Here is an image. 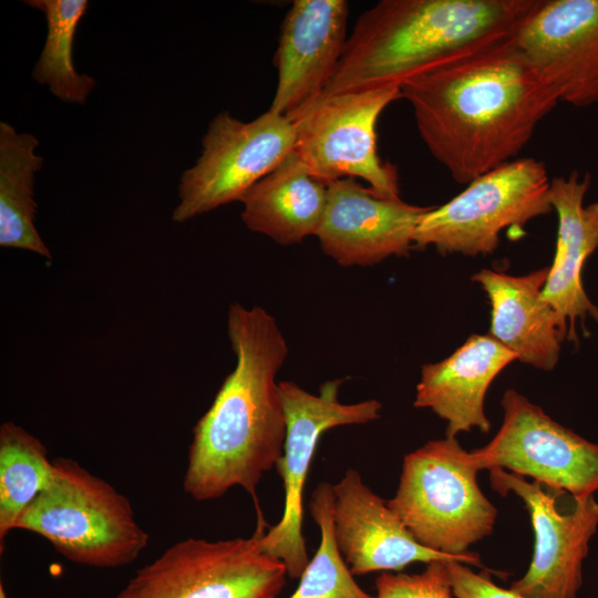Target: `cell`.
<instances>
[{"label":"cell","mask_w":598,"mask_h":598,"mask_svg":"<svg viewBox=\"0 0 598 598\" xmlns=\"http://www.w3.org/2000/svg\"><path fill=\"white\" fill-rule=\"evenodd\" d=\"M431 155L458 184L515 158L560 102L514 35L401 85Z\"/></svg>","instance_id":"6da1fadb"},{"label":"cell","mask_w":598,"mask_h":598,"mask_svg":"<svg viewBox=\"0 0 598 598\" xmlns=\"http://www.w3.org/2000/svg\"><path fill=\"white\" fill-rule=\"evenodd\" d=\"M227 336L236 365L194 426L183 488L203 502L239 486L265 524L257 486L283 452L287 424L276 377L289 349L276 319L259 306L231 303Z\"/></svg>","instance_id":"7a4b0ae2"},{"label":"cell","mask_w":598,"mask_h":598,"mask_svg":"<svg viewBox=\"0 0 598 598\" xmlns=\"http://www.w3.org/2000/svg\"><path fill=\"white\" fill-rule=\"evenodd\" d=\"M539 0H381L355 22L322 95L398 86L515 35Z\"/></svg>","instance_id":"3957f363"},{"label":"cell","mask_w":598,"mask_h":598,"mask_svg":"<svg viewBox=\"0 0 598 598\" xmlns=\"http://www.w3.org/2000/svg\"><path fill=\"white\" fill-rule=\"evenodd\" d=\"M14 529L35 533L70 561L95 568L133 563L150 540L130 499L66 457L52 460L47 485Z\"/></svg>","instance_id":"277c9868"},{"label":"cell","mask_w":598,"mask_h":598,"mask_svg":"<svg viewBox=\"0 0 598 598\" xmlns=\"http://www.w3.org/2000/svg\"><path fill=\"white\" fill-rule=\"evenodd\" d=\"M478 472L456 437L429 441L404 456L388 505L422 546L481 566L468 549L493 532L497 509L480 488Z\"/></svg>","instance_id":"5b68a950"},{"label":"cell","mask_w":598,"mask_h":598,"mask_svg":"<svg viewBox=\"0 0 598 598\" xmlns=\"http://www.w3.org/2000/svg\"><path fill=\"white\" fill-rule=\"evenodd\" d=\"M550 182L544 162L517 157L467 184V187L420 219L413 247L433 246L442 254L491 255L499 234L520 228L536 217L551 213Z\"/></svg>","instance_id":"8992f818"},{"label":"cell","mask_w":598,"mask_h":598,"mask_svg":"<svg viewBox=\"0 0 598 598\" xmlns=\"http://www.w3.org/2000/svg\"><path fill=\"white\" fill-rule=\"evenodd\" d=\"M249 538H186L140 568L115 598H277L286 565Z\"/></svg>","instance_id":"52a82bcc"},{"label":"cell","mask_w":598,"mask_h":598,"mask_svg":"<svg viewBox=\"0 0 598 598\" xmlns=\"http://www.w3.org/2000/svg\"><path fill=\"white\" fill-rule=\"evenodd\" d=\"M295 143L293 123L270 110L249 122L228 111L218 113L202 140L200 156L181 176L173 221L184 223L239 202L293 151Z\"/></svg>","instance_id":"ba28073f"},{"label":"cell","mask_w":598,"mask_h":598,"mask_svg":"<svg viewBox=\"0 0 598 598\" xmlns=\"http://www.w3.org/2000/svg\"><path fill=\"white\" fill-rule=\"evenodd\" d=\"M401 97L398 86L321 95L292 122L293 152L324 184L361 178L377 195L400 198L396 167L378 154L377 123Z\"/></svg>","instance_id":"9c48e42d"},{"label":"cell","mask_w":598,"mask_h":598,"mask_svg":"<svg viewBox=\"0 0 598 598\" xmlns=\"http://www.w3.org/2000/svg\"><path fill=\"white\" fill-rule=\"evenodd\" d=\"M342 382V379L324 382L319 394L291 381L279 382L287 431L283 452L275 468L283 483V512L280 520L260 537V546L286 565L292 579L300 578L309 563L302 535V495L320 436L338 426L367 424L380 417L382 404L378 400L340 402Z\"/></svg>","instance_id":"30bf717a"},{"label":"cell","mask_w":598,"mask_h":598,"mask_svg":"<svg viewBox=\"0 0 598 598\" xmlns=\"http://www.w3.org/2000/svg\"><path fill=\"white\" fill-rule=\"evenodd\" d=\"M501 403L498 432L471 452L480 471L503 468L576 498L598 492L597 443L554 421L514 389L505 391Z\"/></svg>","instance_id":"8fae6325"},{"label":"cell","mask_w":598,"mask_h":598,"mask_svg":"<svg viewBox=\"0 0 598 598\" xmlns=\"http://www.w3.org/2000/svg\"><path fill=\"white\" fill-rule=\"evenodd\" d=\"M488 472L494 491L502 496L514 493L524 502L535 534L529 567L509 588L526 598H577L582 561L598 527L594 495L573 496L564 505V491L529 482L503 468Z\"/></svg>","instance_id":"7c38bea8"},{"label":"cell","mask_w":598,"mask_h":598,"mask_svg":"<svg viewBox=\"0 0 598 598\" xmlns=\"http://www.w3.org/2000/svg\"><path fill=\"white\" fill-rule=\"evenodd\" d=\"M514 40L560 102L598 104V0H539Z\"/></svg>","instance_id":"4fadbf2b"},{"label":"cell","mask_w":598,"mask_h":598,"mask_svg":"<svg viewBox=\"0 0 598 598\" xmlns=\"http://www.w3.org/2000/svg\"><path fill=\"white\" fill-rule=\"evenodd\" d=\"M432 207V206H431ZM430 206L384 198L355 178L327 184V203L316 236L326 255L343 267L371 266L406 256Z\"/></svg>","instance_id":"5bb4252c"},{"label":"cell","mask_w":598,"mask_h":598,"mask_svg":"<svg viewBox=\"0 0 598 598\" xmlns=\"http://www.w3.org/2000/svg\"><path fill=\"white\" fill-rule=\"evenodd\" d=\"M346 0H295L280 27L270 111L291 122L323 94L347 44Z\"/></svg>","instance_id":"9a60e30c"},{"label":"cell","mask_w":598,"mask_h":598,"mask_svg":"<svg viewBox=\"0 0 598 598\" xmlns=\"http://www.w3.org/2000/svg\"><path fill=\"white\" fill-rule=\"evenodd\" d=\"M332 492L334 538L353 576L399 571L416 561H462L419 544L388 502L363 482L358 471L347 470L332 485Z\"/></svg>","instance_id":"2e32d148"},{"label":"cell","mask_w":598,"mask_h":598,"mask_svg":"<svg viewBox=\"0 0 598 598\" xmlns=\"http://www.w3.org/2000/svg\"><path fill=\"white\" fill-rule=\"evenodd\" d=\"M518 357L489 334H472L450 357L424 364L414 406L430 409L446 422L445 436L491 430L484 411L487 390Z\"/></svg>","instance_id":"e0dca14e"},{"label":"cell","mask_w":598,"mask_h":598,"mask_svg":"<svg viewBox=\"0 0 598 598\" xmlns=\"http://www.w3.org/2000/svg\"><path fill=\"white\" fill-rule=\"evenodd\" d=\"M549 266L524 276L482 269L472 276L491 303L489 336L523 363L549 371L555 368L568 327L544 299Z\"/></svg>","instance_id":"ac0fdd59"},{"label":"cell","mask_w":598,"mask_h":598,"mask_svg":"<svg viewBox=\"0 0 598 598\" xmlns=\"http://www.w3.org/2000/svg\"><path fill=\"white\" fill-rule=\"evenodd\" d=\"M590 175L578 171L550 182L549 202L557 213L556 249L549 266L544 299L568 327L567 340L577 343L576 321L587 317L598 322V308L589 300L581 282L587 258L598 247V202L584 205Z\"/></svg>","instance_id":"d6986e66"},{"label":"cell","mask_w":598,"mask_h":598,"mask_svg":"<svg viewBox=\"0 0 598 598\" xmlns=\"http://www.w3.org/2000/svg\"><path fill=\"white\" fill-rule=\"evenodd\" d=\"M239 202L247 228L290 246L316 236L326 208L327 184L313 176L292 151Z\"/></svg>","instance_id":"ffe728a7"},{"label":"cell","mask_w":598,"mask_h":598,"mask_svg":"<svg viewBox=\"0 0 598 598\" xmlns=\"http://www.w3.org/2000/svg\"><path fill=\"white\" fill-rule=\"evenodd\" d=\"M39 141L0 122V246L23 249L47 259L51 252L34 226V176L43 165Z\"/></svg>","instance_id":"44dd1931"},{"label":"cell","mask_w":598,"mask_h":598,"mask_svg":"<svg viewBox=\"0 0 598 598\" xmlns=\"http://www.w3.org/2000/svg\"><path fill=\"white\" fill-rule=\"evenodd\" d=\"M41 11L48 32L32 78L65 103L84 104L95 86V79L80 74L73 63V43L78 25L89 7L86 0H27Z\"/></svg>","instance_id":"7402d4cb"},{"label":"cell","mask_w":598,"mask_h":598,"mask_svg":"<svg viewBox=\"0 0 598 598\" xmlns=\"http://www.w3.org/2000/svg\"><path fill=\"white\" fill-rule=\"evenodd\" d=\"M52 460L44 444L22 426H0V548L24 509L47 485Z\"/></svg>","instance_id":"603a6c76"},{"label":"cell","mask_w":598,"mask_h":598,"mask_svg":"<svg viewBox=\"0 0 598 598\" xmlns=\"http://www.w3.org/2000/svg\"><path fill=\"white\" fill-rule=\"evenodd\" d=\"M332 485L318 484L312 492L310 514L320 529V544L288 598H375L364 591L341 556L333 533Z\"/></svg>","instance_id":"cb8c5ba5"},{"label":"cell","mask_w":598,"mask_h":598,"mask_svg":"<svg viewBox=\"0 0 598 598\" xmlns=\"http://www.w3.org/2000/svg\"><path fill=\"white\" fill-rule=\"evenodd\" d=\"M375 587V598H456L447 560L431 561L419 574L384 571L377 578Z\"/></svg>","instance_id":"d4e9b609"},{"label":"cell","mask_w":598,"mask_h":598,"mask_svg":"<svg viewBox=\"0 0 598 598\" xmlns=\"http://www.w3.org/2000/svg\"><path fill=\"white\" fill-rule=\"evenodd\" d=\"M458 560H447L453 592L456 598H526L511 588L495 585L486 571L475 573Z\"/></svg>","instance_id":"484cf974"},{"label":"cell","mask_w":598,"mask_h":598,"mask_svg":"<svg viewBox=\"0 0 598 598\" xmlns=\"http://www.w3.org/2000/svg\"><path fill=\"white\" fill-rule=\"evenodd\" d=\"M0 598H9L2 582L0 584Z\"/></svg>","instance_id":"4316f807"}]
</instances>
